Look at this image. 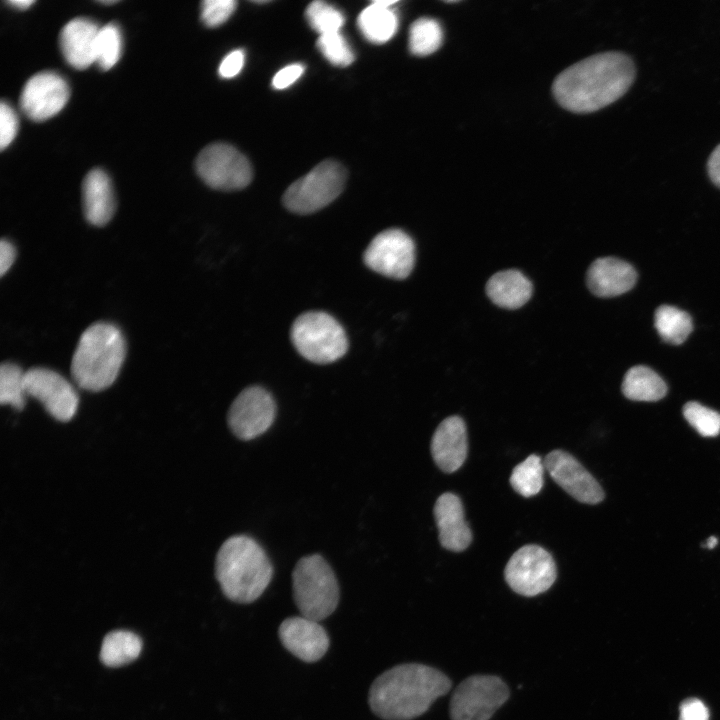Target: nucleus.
<instances>
[{
    "instance_id": "obj_1",
    "label": "nucleus",
    "mask_w": 720,
    "mask_h": 720,
    "mask_svg": "<svg viewBox=\"0 0 720 720\" xmlns=\"http://www.w3.org/2000/svg\"><path fill=\"white\" fill-rule=\"evenodd\" d=\"M636 77L632 58L620 51L589 56L563 70L554 80L556 101L574 113L598 111L621 98Z\"/></svg>"
},
{
    "instance_id": "obj_2",
    "label": "nucleus",
    "mask_w": 720,
    "mask_h": 720,
    "mask_svg": "<svg viewBox=\"0 0 720 720\" xmlns=\"http://www.w3.org/2000/svg\"><path fill=\"white\" fill-rule=\"evenodd\" d=\"M451 685V680L438 669L419 663L401 664L374 680L369 705L384 720H411L424 714Z\"/></svg>"
},
{
    "instance_id": "obj_3",
    "label": "nucleus",
    "mask_w": 720,
    "mask_h": 720,
    "mask_svg": "<svg viewBox=\"0 0 720 720\" xmlns=\"http://www.w3.org/2000/svg\"><path fill=\"white\" fill-rule=\"evenodd\" d=\"M215 575L228 599L247 604L258 599L267 588L273 566L256 540L246 535H235L218 550Z\"/></svg>"
},
{
    "instance_id": "obj_4",
    "label": "nucleus",
    "mask_w": 720,
    "mask_h": 720,
    "mask_svg": "<svg viewBox=\"0 0 720 720\" xmlns=\"http://www.w3.org/2000/svg\"><path fill=\"white\" fill-rule=\"evenodd\" d=\"M125 355L121 330L111 323H94L82 333L73 354V379L84 390H104L116 380Z\"/></svg>"
},
{
    "instance_id": "obj_5",
    "label": "nucleus",
    "mask_w": 720,
    "mask_h": 720,
    "mask_svg": "<svg viewBox=\"0 0 720 720\" xmlns=\"http://www.w3.org/2000/svg\"><path fill=\"white\" fill-rule=\"evenodd\" d=\"M293 597L301 616L320 622L337 608L340 591L336 576L318 555L302 557L292 572Z\"/></svg>"
},
{
    "instance_id": "obj_6",
    "label": "nucleus",
    "mask_w": 720,
    "mask_h": 720,
    "mask_svg": "<svg viewBox=\"0 0 720 720\" xmlns=\"http://www.w3.org/2000/svg\"><path fill=\"white\" fill-rule=\"evenodd\" d=\"M291 339L304 358L317 364L337 361L348 348L342 326L331 315L320 311L297 317L291 328Z\"/></svg>"
},
{
    "instance_id": "obj_7",
    "label": "nucleus",
    "mask_w": 720,
    "mask_h": 720,
    "mask_svg": "<svg viewBox=\"0 0 720 720\" xmlns=\"http://www.w3.org/2000/svg\"><path fill=\"white\" fill-rule=\"evenodd\" d=\"M345 181L346 171L343 166L325 160L288 187L283 195L284 206L298 214L318 211L339 196Z\"/></svg>"
},
{
    "instance_id": "obj_8",
    "label": "nucleus",
    "mask_w": 720,
    "mask_h": 720,
    "mask_svg": "<svg viewBox=\"0 0 720 720\" xmlns=\"http://www.w3.org/2000/svg\"><path fill=\"white\" fill-rule=\"evenodd\" d=\"M509 697L502 679L491 675H474L462 681L450 702L452 720H489Z\"/></svg>"
},
{
    "instance_id": "obj_9",
    "label": "nucleus",
    "mask_w": 720,
    "mask_h": 720,
    "mask_svg": "<svg viewBox=\"0 0 720 720\" xmlns=\"http://www.w3.org/2000/svg\"><path fill=\"white\" fill-rule=\"evenodd\" d=\"M200 178L218 190H238L252 179V168L247 158L226 143H212L198 154L195 162Z\"/></svg>"
},
{
    "instance_id": "obj_10",
    "label": "nucleus",
    "mask_w": 720,
    "mask_h": 720,
    "mask_svg": "<svg viewBox=\"0 0 720 720\" xmlns=\"http://www.w3.org/2000/svg\"><path fill=\"white\" fill-rule=\"evenodd\" d=\"M504 575L512 590L531 597L548 590L556 579L557 571L549 552L537 545H526L511 556Z\"/></svg>"
},
{
    "instance_id": "obj_11",
    "label": "nucleus",
    "mask_w": 720,
    "mask_h": 720,
    "mask_svg": "<svg viewBox=\"0 0 720 720\" xmlns=\"http://www.w3.org/2000/svg\"><path fill=\"white\" fill-rule=\"evenodd\" d=\"M363 259L371 270L389 278L408 277L415 263L412 238L400 229H387L376 235L366 248Z\"/></svg>"
},
{
    "instance_id": "obj_12",
    "label": "nucleus",
    "mask_w": 720,
    "mask_h": 720,
    "mask_svg": "<svg viewBox=\"0 0 720 720\" xmlns=\"http://www.w3.org/2000/svg\"><path fill=\"white\" fill-rule=\"evenodd\" d=\"M276 416L272 395L260 386L244 389L230 406L227 421L232 433L241 440L254 439L266 432Z\"/></svg>"
},
{
    "instance_id": "obj_13",
    "label": "nucleus",
    "mask_w": 720,
    "mask_h": 720,
    "mask_svg": "<svg viewBox=\"0 0 720 720\" xmlns=\"http://www.w3.org/2000/svg\"><path fill=\"white\" fill-rule=\"evenodd\" d=\"M26 395L42 403L46 411L61 422L71 420L78 409L79 398L71 383L61 374L47 368L25 372Z\"/></svg>"
},
{
    "instance_id": "obj_14",
    "label": "nucleus",
    "mask_w": 720,
    "mask_h": 720,
    "mask_svg": "<svg viewBox=\"0 0 720 720\" xmlns=\"http://www.w3.org/2000/svg\"><path fill=\"white\" fill-rule=\"evenodd\" d=\"M69 95V86L61 75L52 71L39 72L23 86L20 108L29 119L44 121L63 109Z\"/></svg>"
},
{
    "instance_id": "obj_15",
    "label": "nucleus",
    "mask_w": 720,
    "mask_h": 720,
    "mask_svg": "<svg viewBox=\"0 0 720 720\" xmlns=\"http://www.w3.org/2000/svg\"><path fill=\"white\" fill-rule=\"evenodd\" d=\"M544 466L552 479L579 502L597 504L604 499L600 484L571 454L553 450L545 457Z\"/></svg>"
},
{
    "instance_id": "obj_16",
    "label": "nucleus",
    "mask_w": 720,
    "mask_h": 720,
    "mask_svg": "<svg viewBox=\"0 0 720 720\" xmlns=\"http://www.w3.org/2000/svg\"><path fill=\"white\" fill-rule=\"evenodd\" d=\"M282 645L300 660L311 663L321 659L329 648V637L318 621L294 616L279 626Z\"/></svg>"
},
{
    "instance_id": "obj_17",
    "label": "nucleus",
    "mask_w": 720,
    "mask_h": 720,
    "mask_svg": "<svg viewBox=\"0 0 720 720\" xmlns=\"http://www.w3.org/2000/svg\"><path fill=\"white\" fill-rule=\"evenodd\" d=\"M468 450L465 422L459 416L444 419L431 440V454L437 466L446 473L458 470Z\"/></svg>"
},
{
    "instance_id": "obj_18",
    "label": "nucleus",
    "mask_w": 720,
    "mask_h": 720,
    "mask_svg": "<svg viewBox=\"0 0 720 720\" xmlns=\"http://www.w3.org/2000/svg\"><path fill=\"white\" fill-rule=\"evenodd\" d=\"M434 516L441 545L451 551L465 550L472 541V532L464 517L460 498L453 493L440 495L434 506Z\"/></svg>"
},
{
    "instance_id": "obj_19",
    "label": "nucleus",
    "mask_w": 720,
    "mask_h": 720,
    "mask_svg": "<svg viewBox=\"0 0 720 720\" xmlns=\"http://www.w3.org/2000/svg\"><path fill=\"white\" fill-rule=\"evenodd\" d=\"M100 27L94 21L78 17L60 31L59 45L65 60L76 69L95 63L96 40Z\"/></svg>"
},
{
    "instance_id": "obj_20",
    "label": "nucleus",
    "mask_w": 720,
    "mask_h": 720,
    "mask_svg": "<svg viewBox=\"0 0 720 720\" xmlns=\"http://www.w3.org/2000/svg\"><path fill=\"white\" fill-rule=\"evenodd\" d=\"M587 286L598 297H614L629 291L637 280L636 270L628 262L614 258L596 259L587 271Z\"/></svg>"
},
{
    "instance_id": "obj_21",
    "label": "nucleus",
    "mask_w": 720,
    "mask_h": 720,
    "mask_svg": "<svg viewBox=\"0 0 720 720\" xmlns=\"http://www.w3.org/2000/svg\"><path fill=\"white\" fill-rule=\"evenodd\" d=\"M83 211L87 221L95 226L106 225L115 211V198L108 175L92 169L82 183Z\"/></svg>"
},
{
    "instance_id": "obj_22",
    "label": "nucleus",
    "mask_w": 720,
    "mask_h": 720,
    "mask_svg": "<svg viewBox=\"0 0 720 720\" xmlns=\"http://www.w3.org/2000/svg\"><path fill=\"white\" fill-rule=\"evenodd\" d=\"M531 281L519 270L508 269L495 273L486 284V293L499 307L517 309L531 297Z\"/></svg>"
},
{
    "instance_id": "obj_23",
    "label": "nucleus",
    "mask_w": 720,
    "mask_h": 720,
    "mask_svg": "<svg viewBox=\"0 0 720 720\" xmlns=\"http://www.w3.org/2000/svg\"><path fill=\"white\" fill-rule=\"evenodd\" d=\"M395 1H374L358 16V27L362 35L370 42L382 44L393 37L398 27V19L390 8Z\"/></svg>"
},
{
    "instance_id": "obj_24",
    "label": "nucleus",
    "mask_w": 720,
    "mask_h": 720,
    "mask_svg": "<svg viewBox=\"0 0 720 720\" xmlns=\"http://www.w3.org/2000/svg\"><path fill=\"white\" fill-rule=\"evenodd\" d=\"M622 392L630 400L654 402L666 395L667 386L651 368L638 365L630 368L625 374Z\"/></svg>"
},
{
    "instance_id": "obj_25",
    "label": "nucleus",
    "mask_w": 720,
    "mask_h": 720,
    "mask_svg": "<svg viewBox=\"0 0 720 720\" xmlns=\"http://www.w3.org/2000/svg\"><path fill=\"white\" fill-rule=\"evenodd\" d=\"M142 649V641L131 631L115 630L108 633L102 642L100 659L109 667H118L135 660Z\"/></svg>"
},
{
    "instance_id": "obj_26",
    "label": "nucleus",
    "mask_w": 720,
    "mask_h": 720,
    "mask_svg": "<svg viewBox=\"0 0 720 720\" xmlns=\"http://www.w3.org/2000/svg\"><path fill=\"white\" fill-rule=\"evenodd\" d=\"M655 328L670 344L683 343L693 329L690 315L674 306L662 305L655 312Z\"/></svg>"
},
{
    "instance_id": "obj_27",
    "label": "nucleus",
    "mask_w": 720,
    "mask_h": 720,
    "mask_svg": "<svg viewBox=\"0 0 720 720\" xmlns=\"http://www.w3.org/2000/svg\"><path fill=\"white\" fill-rule=\"evenodd\" d=\"M544 465L540 456L532 454L514 467L510 476L512 488L521 496L531 497L543 486Z\"/></svg>"
},
{
    "instance_id": "obj_28",
    "label": "nucleus",
    "mask_w": 720,
    "mask_h": 720,
    "mask_svg": "<svg viewBox=\"0 0 720 720\" xmlns=\"http://www.w3.org/2000/svg\"><path fill=\"white\" fill-rule=\"evenodd\" d=\"M442 37V28L435 19L421 17L410 27L409 49L417 56L430 55L441 46Z\"/></svg>"
},
{
    "instance_id": "obj_29",
    "label": "nucleus",
    "mask_w": 720,
    "mask_h": 720,
    "mask_svg": "<svg viewBox=\"0 0 720 720\" xmlns=\"http://www.w3.org/2000/svg\"><path fill=\"white\" fill-rule=\"evenodd\" d=\"M25 372L15 363L4 362L0 367V402L22 410L25 405Z\"/></svg>"
},
{
    "instance_id": "obj_30",
    "label": "nucleus",
    "mask_w": 720,
    "mask_h": 720,
    "mask_svg": "<svg viewBox=\"0 0 720 720\" xmlns=\"http://www.w3.org/2000/svg\"><path fill=\"white\" fill-rule=\"evenodd\" d=\"M122 51V36L115 23H108L100 27L96 40L95 63L100 69H111L120 59Z\"/></svg>"
},
{
    "instance_id": "obj_31",
    "label": "nucleus",
    "mask_w": 720,
    "mask_h": 720,
    "mask_svg": "<svg viewBox=\"0 0 720 720\" xmlns=\"http://www.w3.org/2000/svg\"><path fill=\"white\" fill-rule=\"evenodd\" d=\"M309 25L320 35L340 32L344 23L343 14L323 1L310 3L305 12Z\"/></svg>"
},
{
    "instance_id": "obj_32",
    "label": "nucleus",
    "mask_w": 720,
    "mask_h": 720,
    "mask_svg": "<svg viewBox=\"0 0 720 720\" xmlns=\"http://www.w3.org/2000/svg\"><path fill=\"white\" fill-rule=\"evenodd\" d=\"M687 422L703 437H716L720 433V413L696 401L687 402L682 409Z\"/></svg>"
},
{
    "instance_id": "obj_33",
    "label": "nucleus",
    "mask_w": 720,
    "mask_h": 720,
    "mask_svg": "<svg viewBox=\"0 0 720 720\" xmlns=\"http://www.w3.org/2000/svg\"><path fill=\"white\" fill-rule=\"evenodd\" d=\"M317 47L323 56L335 66L345 67L354 61V53L340 32L320 35Z\"/></svg>"
},
{
    "instance_id": "obj_34",
    "label": "nucleus",
    "mask_w": 720,
    "mask_h": 720,
    "mask_svg": "<svg viewBox=\"0 0 720 720\" xmlns=\"http://www.w3.org/2000/svg\"><path fill=\"white\" fill-rule=\"evenodd\" d=\"M236 5L234 0H205L201 4V19L206 26L217 27L232 15Z\"/></svg>"
},
{
    "instance_id": "obj_35",
    "label": "nucleus",
    "mask_w": 720,
    "mask_h": 720,
    "mask_svg": "<svg viewBox=\"0 0 720 720\" xmlns=\"http://www.w3.org/2000/svg\"><path fill=\"white\" fill-rule=\"evenodd\" d=\"M18 129V118L6 102L0 103V149L4 150L13 141Z\"/></svg>"
},
{
    "instance_id": "obj_36",
    "label": "nucleus",
    "mask_w": 720,
    "mask_h": 720,
    "mask_svg": "<svg viewBox=\"0 0 720 720\" xmlns=\"http://www.w3.org/2000/svg\"><path fill=\"white\" fill-rule=\"evenodd\" d=\"M679 720H709V710L697 698H688L680 704Z\"/></svg>"
},
{
    "instance_id": "obj_37",
    "label": "nucleus",
    "mask_w": 720,
    "mask_h": 720,
    "mask_svg": "<svg viewBox=\"0 0 720 720\" xmlns=\"http://www.w3.org/2000/svg\"><path fill=\"white\" fill-rule=\"evenodd\" d=\"M244 52L241 49L234 50L227 54L220 63L219 75L222 78L235 77L244 65Z\"/></svg>"
},
{
    "instance_id": "obj_38",
    "label": "nucleus",
    "mask_w": 720,
    "mask_h": 720,
    "mask_svg": "<svg viewBox=\"0 0 720 720\" xmlns=\"http://www.w3.org/2000/svg\"><path fill=\"white\" fill-rule=\"evenodd\" d=\"M304 72L301 64H291L279 70L272 80L275 89H285L296 82Z\"/></svg>"
},
{
    "instance_id": "obj_39",
    "label": "nucleus",
    "mask_w": 720,
    "mask_h": 720,
    "mask_svg": "<svg viewBox=\"0 0 720 720\" xmlns=\"http://www.w3.org/2000/svg\"><path fill=\"white\" fill-rule=\"evenodd\" d=\"M16 258V250L14 245L2 239L0 242V274L3 276L12 266Z\"/></svg>"
},
{
    "instance_id": "obj_40",
    "label": "nucleus",
    "mask_w": 720,
    "mask_h": 720,
    "mask_svg": "<svg viewBox=\"0 0 720 720\" xmlns=\"http://www.w3.org/2000/svg\"><path fill=\"white\" fill-rule=\"evenodd\" d=\"M706 167L709 179L720 189V144L711 152Z\"/></svg>"
},
{
    "instance_id": "obj_41",
    "label": "nucleus",
    "mask_w": 720,
    "mask_h": 720,
    "mask_svg": "<svg viewBox=\"0 0 720 720\" xmlns=\"http://www.w3.org/2000/svg\"><path fill=\"white\" fill-rule=\"evenodd\" d=\"M34 3L33 0H9L7 1V4L12 6L13 8H17L20 10H25L29 8Z\"/></svg>"
},
{
    "instance_id": "obj_42",
    "label": "nucleus",
    "mask_w": 720,
    "mask_h": 720,
    "mask_svg": "<svg viewBox=\"0 0 720 720\" xmlns=\"http://www.w3.org/2000/svg\"><path fill=\"white\" fill-rule=\"evenodd\" d=\"M718 543V539L715 536H711L704 544V547L708 549L714 548Z\"/></svg>"
},
{
    "instance_id": "obj_43",
    "label": "nucleus",
    "mask_w": 720,
    "mask_h": 720,
    "mask_svg": "<svg viewBox=\"0 0 720 720\" xmlns=\"http://www.w3.org/2000/svg\"><path fill=\"white\" fill-rule=\"evenodd\" d=\"M99 3L111 5V4L117 3V1L116 0H101V1H99Z\"/></svg>"
}]
</instances>
